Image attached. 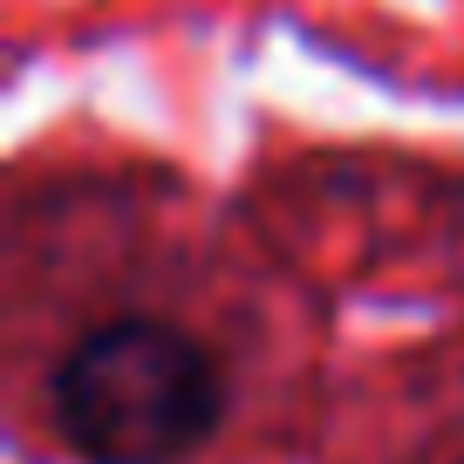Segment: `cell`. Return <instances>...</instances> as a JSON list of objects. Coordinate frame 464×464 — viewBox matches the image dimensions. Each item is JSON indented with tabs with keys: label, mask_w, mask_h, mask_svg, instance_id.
Listing matches in <instances>:
<instances>
[{
	"label": "cell",
	"mask_w": 464,
	"mask_h": 464,
	"mask_svg": "<svg viewBox=\"0 0 464 464\" xmlns=\"http://www.w3.org/2000/svg\"><path fill=\"white\" fill-rule=\"evenodd\" d=\"M226 417V369L191 328L116 314L48 376V423L82 464H185Z\"/></svg>",
	"instance_id": "6da1fadb"
}]
</instances>
